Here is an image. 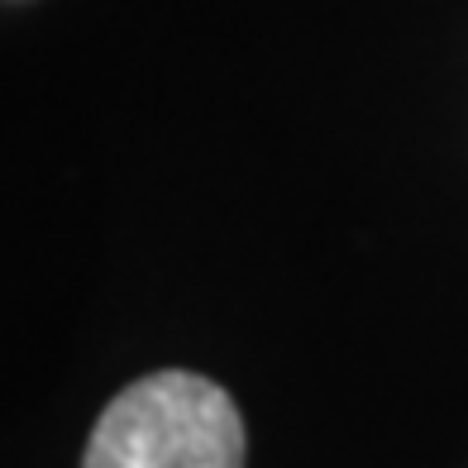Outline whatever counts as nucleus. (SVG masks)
Returning a JSON list of instances; mask_svg holds the SVG:
<instances>
[{
	"instance_id": "nucleus-1",
	"label": "nucleus",
	"mask_w": 468,
	"mask_h": 468,
	"mask_svg": "<svg viewBox=\"0 0 468 468\" xmlns=\"http://www.w3.org/2000/svg\"><path fill=\"white\" fill-rule=\"evenodd\" d=\"M244 450L239 407L220 382L158 368L111 397L81 468H244Z\"/></svg>"
}]
</instances>
